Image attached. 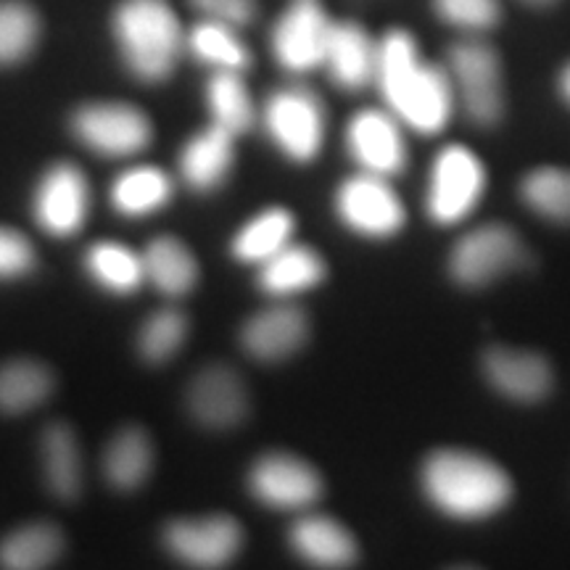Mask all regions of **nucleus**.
<instances>
[{"label":"nucleus","mask_w":570,"mask_h":570,"mask_svg":"<svg viewBox=\"0 0 570 570\" xmlns=\"http://www.w3.org/2000/svg\"><path fill=\"white\" fill-rule=\"evenodd\" d=\"M142 267H146V281L169 298L190 294L198 283L196 256L183 240L169 238V235L154 238L142 248Z\"/></svg>","instance_id":"obj_22"},{"label":"nucleus","mask_w":570,"mask_h":570,"mask_svg":"<svg viewBox=\"0 0 570 570\" xmlns=\"http://www.w3.org/2000/svg\"><path fill=\"white\" fill-rule=\"evenodd\" d=\"M523 3H531V6H552L554 0H523Z\"/></svg>","instance_id":"obj_39"},{"label":"nucleus","mask_w":570,"mask_h":570,"mask_svg":"<svg viewBox=\"0 0 570 570\" xmlns=\"http://www.w3.org/2000/svg\"><path fill=\"white\" fill-rule=\"evenodd\" d=\"M433 11L462 32H487L502 19L499 0H433Z\"/></svg>","instance_id":"obj_35"},{"label":"nucleus","mask_w":570,"mask_h":570,"mask_svg":"<svg viewBox=\"0 0 570 570\" xmlns=\"http://www.w3.org/2000/svg\"><path fill=\"white\" fill-rule=\"evenodd\" d=\"M558 88H560V96L566 98V104H570V61H568L566 67H562V71H560Z\"/></svg>","instance_id":"obj_38"},{"label":"nucleus","mask_w":570,"mask_h":570,"mask_svg":"<svg viewBox=\"0 0 570 570\" xmlns=\"http://www.w3.org/2000/svg\"><path fill=\"white\" fill-rule=\"evenodd\" d=\"M265 127L283 156L296 164H309L323 151L325 106L317 92L306 88L277 90L265 106Z\"/></svg>","instance_id":"obj_5"},{"label":"nucleus","mask_w":570,"mask_h":570,"mask_svg":"<svg viewBox=\"0 0 570 570\" xmlns=\"http://www.w3.org/2000/svg\"><path fill=\"white\" fill-rule=\"evenodd\" d=\"M114 38L127 69L142 82L173 77L188 38L167 0H122L114 11Z\"/></svg>","instance_id":"obj_3"},{"label":"nucleus","mask_w":570,"mask_h":570,"mask_svg":"<svg viewBox=\"0 0 570 570\" xmlns=\"http://www.w3.org/2000/svg\"><path fill=\"white\" fill-rule=\"evenodd\" d=\"M164 544L188 566L223 568L244 547V529L233 515L173 520L164 529Z\"/></svg>","instance_id":"obj_13"},{"label":"nucleus","mask_w":570,"mask_h":570,"mask_svg":"<svg viewBox=\"0 0 570 570\" xmlns=\"http://www.w3.org/2000/svg\"><path fill=\"white\" fill-rule=\"evenodd\" d=\"M336 214L348 230L377 240L391 238L407 223V212L389 185V177L373 173L346 177L338 185Z\"/></svg>","instance_id":"obj_9"},{"label":"nucleus","mask_w":570,"mask_h":570,"mask_svg":"<svg viewBox=\"0 0 570 570\" xmlns=\"http://www.w3.org/2000/svg\"><path fill=\"white\" fill-rule=\"evenodd\" d=\"M188 51L217 71H244L252 63V53L235 35V27L212 19H204L188 32Z\"/></svg>","instance_id":"obj_31"},{"label":"nucleus","mask_w":570,"mask_h":570,"mask_svg":"<svg viewBox=\"0 0 570 570\" xmlns=\"http://www.w3.org/2000/svg\"><path fill=\"white\" fill-rule=\"evenodd\" d=\"M35 267V248L24 235L0 227V281L27 275Z\"/></svg>","instance_id":"obj_36"},{"label":"nucleus","mask_w":570,"mask_h":570,"mask_svg":"<svg viewBox=\"0 0 570 570\" xmlns=\"http://www.w3.org/2000/svg\"><path fill=\"white\" fill-rule=\"evenodd\" d=\"M323 67L338 88L365 90L377 77V42L356 21H333Z\"/></svg>","instance_id":"obj_18"},{"label":"nucleus","mask_w":570,"mask_h":570,"mask_svg":"<svg viewBox=\"0 0 570 570\" xmlns=\"http://www.w3.org/2000/svg\"><path fill=\"white\" fill-rule=\"evenodd\" d=\"M38 225L53 238H71L85 227L90 212L88 177L75 164H56L42 175L32 204Z\"/></svg>","instance_id":"obj_12"},{"label":"nucleus","mask_w":570,"mask_h":570,"mask_svg":"<svg viewBox=\"0 0 570 570\" xmlns=\"http://www.w3.org/2000/svg\"><path fill=\"white\" fill-rule=\"evenodd\" d=\"M233 135L217 125L194 135L180 151L183 183L190 190H196V194H212V190H217L233 169Z\"/></svg>","instance_id":"obj_19"},{"label":"nucleus","mask_w":570,"mask_h":570,"mask_svg":"<svg viewBox=\"0 0 570 570\" xmlns=\"http://www.w3.org/2000/svg\"><path fill=\"white\" fill-rule=\"evenodd\" d=\"M40 19L21 0H0V67L24 61L38 46Z\"/></svg>","instance_id":"obj_33"},{"label":"nucleus","mask_w":570,"mask_h":570,"mask_svg":"<svg viewBox=\"0 0 570 570\" xmlns=\"http://www.w3.org/2000/svg\"><path fill=\"white\" fill-rule=\"evenodd\" d=\"M53 391L51 370L40 362L17 360L0 367V412L21 415L38 407Z\"/></svg>","instance_id":"obj_30"},{"label":"nucleus","mask_w":570,"mask_h":570,"mask_svg":"<svg viewBox=\"0 0 570 570\" xmlns=\"http://www.w3.org/2000/svg\"><path fill=\"white\" fill-rule=\"evenodd\" d=\"M196 11L204 13V19L219 21L227 27H246L256 17V0H190Z\"/></svg>","instance_id":"obj_37"},{"label":"nucleus","mask_w":570,"mask_h":570,"mask_svg":"<svg viewBox=\"0 0 570 570\" xmlns=\"http://www.w3.org/2000/svg\"><path fill=\"white\" fill-rule=\"evenodd\" d=\"M420 487L428 502L454 520H483L508 508L510 475L497 462L462 449H439L428 454L420 470Z\"/></svg>","instance_id":"obj_2"},{"label":"nucleus","mask_w":570,"mask_h":570,"mask_svg":"<svg viewBox=\"0 0 570 570\" xmlns=\"http://www.w3.org/2000/svg\"><path fill=\"white\" fill-rule=\"evenodd\" d=\"M248 489L256 502L273 510L298 512L323 497V479L309 462L288 452L262 454L248 473Z\"/></svg>","instance_id":"obj_11"},{"label":"nucleus","mask_w":570,"mask_h":570,"mask_svg":"<svg viewBox=\"0 0 570 570\" xmlns=\"http://www.w3.org/2000/svg\"><path fill=\"white\" fill-rule=\"evenodd\" d=\"M188 336V320L180 309H159L146 320L138 336V352L151 365L173 360Z\"/></svg>","instance_id":"obj_34"},{"label":"nucleus","mask_w":570,"mask_h":570,"mask_svg":"<svg viewBox=\"0 0 570 570\" xmlns=\"http://www.w3.org/2000/svg\"><path fill=\"white\" fill-rule=\"evenodd\" d=\"M449 77L470 122L494 127L504 111L502 61L489 42L468 38L449 48Z\"/></svg>","instance_id":"obj_4"},{"label":"nucleus","mask_w":570,"mask_h":570,"mask_svg":"<svg viewBox=\"0 0 570 570\" xmlns=\"http://www.w3.org/2000/svg\"><path fill=\"white\" fill-rule=\"evenodd\" d=\"M61 531L51 523H30L0 541V566L11 570H38L61 558Z\"/></svg>","instance_id":"obj_29"},{"label":"nucleus","mask_w":570,"mask_h":570,"mask_svg":"<svg viewBox=\"0 0 570 570\" xmlns=\"http://www.w3.org/2000/svg\"><path fill=\"white\" fill-rule=\"evenodd\" d=\"M85 269L101 288L117 296H130L146 283V267H142V254L117 240H101L92 244L85 254Z\"/></svg>","instance_id":"obj_26"},{"label":"nucleus","mask_w":570,"mask_h":570,"mask_svg":"<svg viewBox=\"0 0 570 570\" xmlns=\"http://www.w3.org/2000/svg\"><path fill=\"white\" fill-rule=\"evenodd\" d=\"M206 104L212 111V125L223 127L238 138L254 125V104L240 71H214L206 85Z\"/></svg>","instance_id":"obj_28"},{"label":"nucleus","mask_w":570,"mask_h":570,"mask_svg":"<svg viewBox=\"0 0 570 570\" xmlns=\"http://www.w3.org/2000/svg\"><path fill=\"white\" fill-rule=\"evenodd\" d=\"M483 373L499 394L512 402H541L552 389V370L544 356L497 346L483 356Z\"/></svg>","instance_id":"obj_17"},{"label":"nucleus","mask_w":570,"mask_h":570,"mask_svg":"<svg viewBox=\"0 0 570 570\" xmlns=\"http://www.w3.org/2000/svg\"><path fill=\"white\" fill-rule=\"evenodd\" d=\"M291 547L306 562L323 568H346L356 562V541L338 520L327 515H302L291 525Z\"/></svg>","instance_id":"obj_20"},{"label":"nucleus","mask_w":570,"mask_h":570,"mask_svg":"<svg viewBox=\"0 0 570 570\" xmlns=\"http://www.w3.org/2000/svg\"><path fill=\"white\" fill-rule=\"evenodd\" d=\"M377 90L389 111L420 135L444 130L454 114V92L449 69L420 59L410 32L391 30L377 42Z\"/></svg>","instance_id":"obj_1"},{"label":"nucleus","mask_w":570,"mask_h":570,"mask_svg":"<svg viewBox=\"0 0 570 570\" xmlns=\"http://www.w3.org/2000/svg\"><path fill=\"white\" fill-rule=\"evenodd\" d=\"M175 185L159 167H132L114 180L111 206L122 217H151L173 202Z\"/></svg>","instance_id":"obj_23"},{"label":"nucleus","mask_w":570,"mask_h":570,"mask_svg":"<svg viewBox=\"0 0 570 570\" xmlns=\"http://www.w3.org/2000/svg\"><path fill=\"white\" fill-rule=\"evenodd\" d=\"M71 132L85 148L106 159H130L151 146L154 127L127 104H88L71 117Z\"/></svg>","instance_id":"obj_7"},{"label":"nucleus","mask_w":570,"mask_h":570,"mask_svg":"<svg viewBox=\"0 0 570 570\" xmlns=\"http://www.w3.org/2000/svg\"><path fill=\"white\" fill-rule=\"evenodd\" d=\"M333 21L320 0H291L273 30V53L283 69L306 75L325 63Z\"/></svg>","instance_id":"obj_10"},{"label":"nucleus","mask_w":570,"mask_h":570,"mask_svg":"<svg viewBox=\"0 0 570 570\" xmlns=\"http://www.w3.org/2000/svg\"><path fill=\"white\" fill-rule=\"evenodd\" d=\"M325 262L315 248L288 244L273 259L259 265V288L267 296L288 298L317 288L325 281Z\"/></svg>","instance_id":"obj_21"},{"label":"nucleus","mask_w":570,"mask_h":570,"mask_svg":"<svg viewBox=\"0 0 570 570\" xmlns=\"http://www.w3.org/2000/svg\"><path fill=\"white\" fill-rule=\"evenodd\" d=\"M525 259L518 233L502 223H487L462 235L449 254V275L465 288H483Z\"/></svg>","instance_id":"obj_8"},{"label":"nucleus","mask_w":570,"mask_h":570,"mask_svg":"<svg viewBox=\"0 0 570 570\" xmlns=\"http://www.w3.org/2000/svg\"><path fill=\"white\" fill-rule=\"evenodd\" d=\"M520 198L539 217L550 219V223L570 225V169H533L520 183Z\"/></svg>","instance_id":"obj_32"},{"label":"nucleus","mask_w":570,"mask_h":570,"mask_svg":"<svg viewBox=\"0 0 570 570\" xmlns=\"http://www.w3.org/2000/svg\"><path fill=\"white\" fill-rule=\"evenodd\" d=\"M346 148L365 173L394 177L407 167V142L402 122L391 111L365 109L346 127Z\"/></svg>","instance_id":"obj_14"},{"label":"nucleus","mask_w":570,"mask_h":570,"mask_svg":"<svg viewBox=\"0 0 570 570\" xmlns=\"http://www.w3.org/2000/svg\"><path fill=\"white\" fill-rule=\"evenodd\" d=\"M309 338V320L298 306L277 304L254 315L240 331L246 354L259 362H281L296 354Z\"/></svg>","instance_id":"obj_16"},{"label":"nucleus","mask_w":570,"mask_h":570,"mask_svg":"<svg viewBox=\"0 0 570 570\" xmlns=\"http://www.w3.org/2000/svg\"><path fill=\"white\" fill-rule=\"evenodd\" d=\"M42 470L53 497L75 499L82 489V458L75 431L67 423H51L42 433Z\"/></svg>","instance_id":"obj_24"},{"label":"nucleus","mask_w":570,"mask_h":570,"mask_svg":"<svg viewBox=\"0 0 570 570\" xmlns=\"http://www.w3.org/2000/svg\"><path fill=\"white\" fill-rule=\"evenodd\" d=\"M106 479L114 489L132 491L146 483L154 468V444L142 428H125L106 449Z\"/></svg>","instance_id":"obj_27"},{"label":"nucleus","mask_w":570,"mask_h":570,"mask_svg":"<svg viewBox=\"0 0 570 570\" xmlns=\"http://www.w3.org/2000/svg\"><path fill=\"white\" fill-rule=\"evenodd\" d=\"M294 227V214L281 209V206L256 214L233 238V256L244 265H265L267 259H273L277 252H283L291 244Z\"/></svg>","instance_id":"obj_25"},{"label":"nucleus","mask_w":570,"mask_h":570,"mask_svg":"<svg viewBox=\"0 0 570 570\" xmlns=\"http://www.w3.org/2000/svg\"><path fill=\"white\" fill-rule=\"evenodd\" d=\"M487 190V169L465 146H446L436 156L428 183V217L436 225L468 219Z\"/></svg>","instance_id":"obj_6"},{"label":"nucleus","mask_w":570,"mask_h":570,"mask_svg":"<svg viewBox=\"0 0 570 570\" xmlns=\"http://www.w3.org/2000/svg\"><path fill=\"white\" fill-rule=\"evenodd\" d=\"M188 410L196 423L212 431H227L246 420L248 391L233 367H204L188 389Z\"/></svg>","instance_id":"obj_15"}]
</instances>
